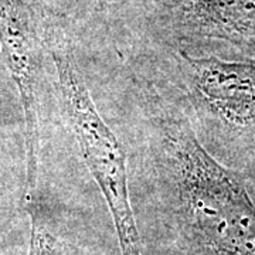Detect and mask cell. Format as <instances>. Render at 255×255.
Masks as SVG:
<instances>
[{
	"label": "cell",
	"instance_id": "6da1fadb",
	"mask_svg": "<svg viewBox=\"0 0 255 255\" xmlns=\"http://www.w3.org/2000/svg\"><path fill=\"white\" fill-rule=\"evenodd\" d=\"M156 157L184 255H255V203L244 177L216 160L190 122L153 102Z\"/></svg>",
	"mask_w": 255,
	"mask_h": 255
},
{
	"label": "cell",
	"instance_id": "7a4b0ae2",
	"mask_svg": "<svg viewBox=\"0 0 255 255\" xmlns=\"http://www.w3.org/2000/svg\"><path fill=\"white\" fill-rule=\"evenodd\" d=\"M46 43L53 55L65 115L82 159L108 204L118 240L139 236L129 199L124 146L97 110L65 37L53 30L46 34Z\"/></svg>",
	"mask_w": 255,
	"mask_h": 255
},
{
	"label": "cell",
	"instance_id": "3957f363",
	"mask_svg": "<svg viewBox=\"0 0 255 255\" xmlns=\"http://www.w3.org/2000/svg\"><path fill=\"white\" fill-rule=\"evenodd\" d=\"M179 70L200 121L227 140L255 139V54L244 60L179 51Z\"/></svg>",
	"mask_w": 255,
	"mask_h": 255
},
{
	"label": "cell",
	"instance_id": "277c9868",
	"mask_svg": "<svg viewBox=\"0 0 255 255\" xmlns=\"http://www.w3.org/2000/svg\"><path fill=\"white\" fill-rule=\"evenodd\" d=\"M0 50L17 87L24 114L28 197L36 193L38 176V84L43 44L31 11L21 0H0Z\"/></svg>",
	"mask_w": 255,
	"mask_h": 255
},
{
	"label": "cell",
	"instance_id": "5b68a950",
	"mask_svg": "<svg viewBox=\"0 0 255 255\" xmlns=\"http://www.w3.org/2000/svg\"><path fill=\"white\" fill-rule=\"evenodd\" d=\"M164 6L180 36L227 41L255 54V0H170Z\"/></svg>",
	"mask_w": 255,
	"mask_h": 255
},
{
	"label": "cell",
	"instance_id": "8992f818",
	"mask_svg": "<svg viewBox=\"0 0 255 255\" xmlns=\"http://www.w3.org/2000/svg\"><path fill=\"white\" fill-rule=\"evenodd\" d=\"M26 209L31 220L28 255H70L51 211L37 199L36 193L26 197Z\"/></svg>",
	"mask_w": 255,
	"mask_h": 255
},
{
	"label": "cell",
	"instance_id": "52a82bcc",
	"mask_svg": "<svg viewBox=\"0 0 255 255\" xmlns=\"http://www.w3.org/2000/svg\"><path fill=\"white\" fill-rule=\"evenodd\" d=\"M122 255H142L140 253V238H129L119 241Z\"/></svg>",
	"mask_w": 255,
	"mask_h": 255
},
{
	"label": "cell",
	"instance_id": "ba28073f",
	"mask_svg": "<svg viewBox=\"0 0 255 255\" xmlns=\"http://www.w3.org/2000/svg\"><path fill=\"white\" fill-rule=\"evenodd\" d=\"M247 150H248V156H250V159H251V163H253V166L255 167V139L251 143L247 145Z\"/></svg>",
	"mask_w": 255,
	"mask_h": 255
}]
</instances>
